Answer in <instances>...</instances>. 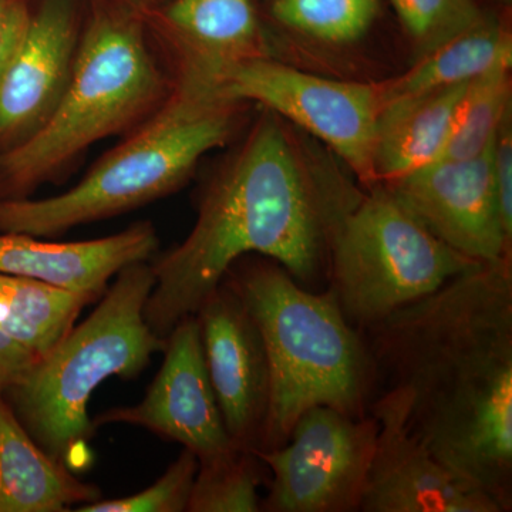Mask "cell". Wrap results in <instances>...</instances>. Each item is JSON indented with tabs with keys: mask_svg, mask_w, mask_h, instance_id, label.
<instances>
[{
	"mask_svg": "<svg viewBox=\"0 0 512 512\" xmlns=\"http://www.w3.org/2000/svg\"><path fill=\"white\" fill-rule=\"evenodd\" d=\"M410 429L500 512L512 510V264L464 272L363 329Z\"/></svg>",
	"mask_w": 512,
	"mask_h": 512,
	"instance_id": "1",
	"label": "cell"
},
{
	"mask_svg": "<svg viewBox=\"0 0 512 512\" xmlns=\"http://www.w3.org/2000/svg\"><path fill=\"white\" fill-rule=\"evenodd\" d=\"M355 201L315 187L284 130L262 119L205 185L187 238L150 262L156 284L144 311L147 325L167 339L248 255L272 259L311 285L328 254L330 229Z\"/></svg>",
	"mask_w": 512,
	"mask_h": 512,
	"instance_id": "2",
	"label": "cell"
},
{
	"mask_svg": "<svg viewBox=\"0 0 512 512\" xmlns=\"http://www.w3.org/2000/svg\"><path fill=\"white\" fill-rule=\"evenodd\" d=\"M224 281L247 306L268 355L271 397L259 451L284 446L313 406L369 416L379 382L375 360L332 289L313 292L261 255L239 259Z\"/></svg>",
	"mask_w": 512,
	"mask_h": 512,
	"instance_id": "3",
	"label": "cell"
},
{
	"mask_svg": "<svg viewBox=\"0 0 512 512\" xmlns=\"http://www.w3.org/2000/svg\"><path fill=\"white\" fill-rule=\"evenodd\" d=\"M237 103L222 96L207 73L191 67L163 104L79 184L43 200L0 201V232L57 237L173 194L201 157L224 146Z\"/></svg>",
	"mask_w": 512,
	"mask_h": 512,
	"instance_id": "4",
	"label": "cell"
},
{
	"mask_svg": "<svg viewBox=\"0 0 512 512\" xmlns=\"http://www.w3.org/2000/svg\"><path fill=\"white\" fill-rule=\"evenodd\" d=\"M154 284L150 261L121 269L86 320L2 393L30 437L70 468L96 433L87 407L97 387L111 376L136 379L164 352L167 339L144 316Z\"/></svg>",
	"mask_w": 512,
	"mask_h": 512,
	"instance_id": "5",
	"label": "cell"
},
{
	"mask_svg": "<svg viewBox=\"0 0 512 512\" xmlns=\"http://www.w3.org/2000/svg\"><path fill=\"white\" fill-rule=\"evenodd\" d=\"M165 99L163 73L140 26L117 16L94 20L49 119L28 140L0 154V201L30 198L93 144L143 123Z\"/></svg>",
	"mask_w": 512,
	"mask_h": 512,
	"instance_id": "6",
	"label": "cell"
},
{
	"mask_svg": "<svg viewBox=\"0 0 512 512\" xmlns=\"http://www.w3.org/2000/svg\"><path fill=\"white\" fill-rule=\"evenodd\" d=\"M328 256L330 289L360 330L485 265L431 234L387 187L373 188L340 215Z\"/></svg>",
	"mask_w": 512,
	"mask_h": 512,
	"instance_id": "7",
	"label": "cell"
},
{
	"mask_svg": "<svg viewBox=\"0 0 512 512\" xmlns=\"http://www.w3.org/2000/svg\"><path fill=\"white\" fill-rule=\"evenodd\" d=\"M200 67L222 96L256 101L325 141L366 183H373L379 84L338 82L259 57Z\"/></svg>",
	"mask_w": 512,
	"mask_h": 512,
	"instance_id": "8",
	"label": "cell"
},
{
	"mask_svg": "<svg viewBox=\"0 0 512 512\" xmlns=\"http://www.w3.org/2000/svg\"><path fill=\"white\" fill-rule=\"evenodd\" d=\"M377 429L372 413L352 417L329 406L303 412L284 446L252 450L272 473L261 511H360Z\"/></svg>",
	"mask_w": 512,
	"mask_h": 512,
	"instance_id": "9",
	"label": "cell"
},
{
	"mask_svg": "<svg viewBox=\"0 0 512 512\" xmlns=\"http://www.w3.org/2000/svg\"><path fill=\"white\" fill-rule=\"evenodd\" d=\"M494 144V143H493ZM493 144L468 160H439L386 185L431 234L481 264L511 261L493 175Z\"/></svg>",
	"mask_w": 512,
	"mask_h": 512,
	"instance_id": "10",
	"label": "cell"
},
{
	"mask_svg": "<svg viewBox=\"0 0 512 512\" xmlns=\"http://www.w3.org/2000/svg\"><path fill=\"white\" fill-rule=\"evenodd\" d=\"M163 353V366L144 399L99 414L93 420L94 429L116 423L141 427L180 443L198 460L235 446L208 375L197 316L177 323Z\"/></svg>",
	"mask_w": 512,
	"mask_h": 512,
	"instance_id": "11",
	"label": "cell"
},
{
	"mask_svg": "<svg viewBox=\"0 0 512 512\" xmlns=\"http://www.w3.org/2000/svg\"><path fill=\"white\" fill-rule=\"evenodd\" d=\"M407 407V394L399 387H387L370 406L379 429L360 511L500 512L413 433Z\"/></svg>",
	"mask_w": 512,
	"mask_h": 512,
	"instance_id": "12",
	"label": "cell"
},
{
	"mask_svg": "<svg viewBox=\"0 0 512 512\" xmlns=\"http://www.w3.org/2000/svg\"><path fill=\"white\" fill-rule=\"evenodd\" d=\"M195 316L229 437L235 446L258 450L271 397V370L258 325L225 281Z\"/></svg>",
	"mask_w": 512,
	"mask_h": 512,
	"instance_id": "13",
	"label": "cell"
},
{
	"mask_svg": "<svg viewBox=\"0 0 512 512\" xmlns=\"http://www.w3.org/2000/svg\"><path fill=\"white\" fill-rule=\"evenodd\" d=\"M79 47L72 0H45L0 79V154L36 133L62 99Z\"/></svg>",
	"mask_w": 512,
	"mask_h": 512,
	"instance_id": "14",
	"label": "cell"
},
{
	"mask_svg": "<svg viewBox=\"0 0 512 512\" xmlns=\"http://www.w3.org/2000/svg\"><path fill=\"white\" fill-rule=\"evenodd\" d=\"M157 249V232L148 221L110 237L77 242L42 241L28 234L0 232V274L101 298L121 269L150 261Z\"/></svg>",
	"mask_w": 512,
	"mask_h": 512,
	"instance_id": "15",
	"label": "cell"
},
{
	"mask_svg": "<svg viewBox=\"0 0 512 512\" xmlns=\"http://www.w3.org/2000/svg\"><path fill=\"white\" fill-rule=\"evenodd\" d=\"M99 500L100 488L47 454L0 393V512H63Z\"/></svg>",
	"mask_w": 512,
	"mask_h": 512,
	"instance_id": "16",
	"label": "cell"
},
{
	"mask_svg": "<svg viewBox=\"0 0 512 512\" xmlns=\"http://www.w3.org/2000/svg\"><path fill=\"white\" fill-rule=\"evenodd\" d=\"M468 83L404 97L383 107L373 153L376 181L393 183L440 160Z\"/></svg>",
	"mask_w": 512,
	"mask_h": 512,
	"instance_id": "17",
	"label": "cell"
},
{
	"mask_svg": "<svg viewBox=\"0 0 512 512\" xmlns=\"http://www.w3.org/2000/svg\"><path fill=\"white\" fill-rule=\"evenodd\" d=\"M511 37L495 23L478 20L426 53L413 69L380 83L382 109L392 101L468 83L498 66H511Z\"/></svg>",
	"mask_w": 512,
	"mask_h": 512,
	"instance_id": "18",
	"label": "cell"
},
{
	"mask_svg": "<svg viewBox=\"0 0 512 512\" xmlns=\"http://www.w3.org/2000/svg\"><path fill=\"white\" fill-rule=\"evenodd\" d=\"M99 299L93 293L0 274V329L40 360L69 335L83 309Z\"/></svg>",
	"mask_w": 512,
	"mask_h": 512,
	"instance_id": "19",
	"label": "cell"
},
{
	"mask_svg": "<svg viewBox=\"0 0 512 512\" xmlns=\"http://www.w3.org/2000/svg\"><path fill=\"white\" fill-rule=\"evenodd\" d=\"M165 19L204 56L197 66L214 67L254 57L249 52L258 22L251 0H175Z\"/></svg>",
	"mask_w": 512,
	"mask_h": 512,
	"instance_id": "20",
	"label": "cell"
},
{
	"mask_svg": "<svg viewBox=\"0 0 512 512\" xmlns=\"http://www.w3.org/2000/svg\"><path fill=\"white\" fill-rule=\"evenodd\" d=\"M510 70L498 66L467 84L440 160H468L491 147L511 111Z\"/></svg>",
	"mask_w": 512,
	"mask_h": 512,
	"instance_id": "21",
	"label": "cell"
},
{
	"mask_svg": "<svg viewBox=\"0 0 512 512\" xmlns=\"http://www.w3.org/2000/svg\"><path fill=\"white\" fill-rule=\"evenodd\" d=\"M261 460L248 448L232 446L198 460L187 512L261 511Z\"/></svg>",
	"mask_w": 512,
	"mask_h": 512,
	"instance_id": "22",
	"label": "cell"
},
{
	"mask_svg": "<svg viewBox=\"0 0 512 512\" xmlns=\"http://www.w3.org/2000/svg\"><path fill=\"white\" fill-rule=\"evenodd\" d=\"M379 0H275L272 13L289 29L326 43H352L375 22Z\"/></svg>",
	"mask_w": 512,
	"mask_h": 512,
	"instance_id": "23",
	"label": "cell"
},
{
	"mask_svg": "<svg viewBox=\"0 0 512 512\" xmlns=\"http://www.w3.org/2000/svg\"><path fill=\"white\" fill-rule=\"evenodd\" d=\"M198 457L184 448L163 476L146 490L116 500H99L74 508L77 512H184L190 503Z\"/></svg>",
	"mask_w": 512,
	"mask_h": 512,
	"instance_id": "24",
	"label": "cell"
},
{
	"mask_svg": "<svg viewBox=\"0 0 512 512\" xmlns=\"http://www.w3.org/2000/svg\"><path fill=\"white\" fill-rule=\"evenodd\" d=\"M404 28L426 53L477 23L471 0H390Z\"/></svg>",
	"mask_w": 512,
	"mask_h": 512,
	"instance_id": "25",
	"label": "cell"
},
{
	"mask_svg": "<svg viewBox=\"0 0 512 512\" xmlns=\"http://www.w3.org/2000/svg\"><path fill=\"white\" fill-rule=\"evenodd\" d=\"M493 175L500 204L501 221L505 237L512 242V127L511 111L498 128L493 144Z\"/></svg>",
	"mask_w": 512,
	"mask_h": 512,
	"instance_id": "26",
	"label": "cell"
},
{
	"mask_svg": "<svg viewBox=\"0 0 512 512\" xmlns=\"http://www.w3.org/2000/svg\"><path fill=\"white\" fill-rule=\"evenodd\" d=\"M32 15L26 0H0V79L25 42Z\"/></svg>",
	"mask_w": 512,
	"mask_h": 512,
	"instance_id": "27",
	"label": "cell"
},
{
	"mask_svg": "<svg viewBox=\"0 0 512 512\" xmlns=\"http://www.w3.org/2000/svg\"><path fill=\"white\" fill-rule=\"evenodd\" d=\"M37 362L39 359L33 353L0 329V393L22 382Z\"/></svg>",
	"mask_w": 512,
	"mask_h": 512,
	"instance_id": "28",
	"label": "cell"
}]
</instances>
